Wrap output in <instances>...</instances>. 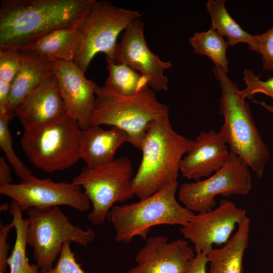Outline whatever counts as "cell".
<instances>
[{
	"label": "cell",
	"mask_w": 273,
	"mask_h": 273,
	"mask_svg": "<svg viewBox=\"0 0 273 273\" xmlns=\"http://www.w3.org/2000/svg\"><path fill=\"white\" fill-rule=\"evenodd\" d=\"M258 45V53L261 55L262 67L273 71V25L261 34L255 35Z\"/></svg>",
	"instance_id": "f546056e"
},
{
	"label": "cell",
	"mask_w": 273,
	"mask_h": 273,
	"mask_svg": "<svg viewBox=\"0 0 273 273\" xmlns=\"http://www.w3.org/2000/svg\"><path fill=\"white\" fill-rule=\"evenodd\" d=\"M70 246V242L65 243L54 266L40 273H85L77 262Z\"/></svg>",
	"instance_id": "f1b7e54d"
},
{
	"label": "cell",
	"mask_w": 273,
	"mask_h": 273,
	"mask_svg": "<svg viewBox=\"0 0 273 273\" xmlns=\"http://www.w3.org/2000/svg\"><path fill=\"white\" fill-rule=\"evenodd\" d=\"M12 113H0V147L16 175L21 181L32 177L31 171L16 154L13 147V138L9 123L15 116Z\"/></svg>",
	"instance_id": "4316f807"
},
{
	"label": "cell",
	"mask_w": 273,
	"mask_h": 273,
	"mask_svg": "<svg viewBox=\"0 0 273 273\" xmlns=\"http://www.w3.org/2000/svg\"><path fill=\"white\" fill-rule=\"evenodd\" d=\"M14 228L13 223H0V273H5L8 267V252L10 244L8 242L9 233Z\"/></svg>",
	"instance_id": "4dcf8cb0"
},
{
	"label": "cell",
	"mask_w": 273,
	"mask_h": 273,
	"mask_svg": "<svg viewBox=\"0 0 273 273\" xmlns=\"http://www.w3.org/2000/svg\"><path fill=\"white\" fill-rule=\"evenodd\" d=\"M95 0H1L0 49H18L55 30L78 25Z\"/></svg>",
	"instance_id": "6da1fadb"
},
{
	"label": "cell",
	"mask_w": 273,
	"mask_h": 273,
	"mask_svg": "<svg viewBox=\"0 0 273 273\" xmlns=\"http://www.w3.org/2000/svg\"><path fill=\"white\" fill-rule=\"evenodd\" d=\"M243 74L246 86L241 92L245 98L253 99L257 93H262L273 98V77L262 80L260 75H255L251 69H245Z\"/></svg>",
	"instance_id": "83f0119b"
},
{
	"label": "cell",
	"mask_w": 273,
	"mask_h": 273,
	"mask_svg": "<svg viewBox=\"0 0 273 273\" xmlns=\"http://www.w3.org/2000/svg\"><path fill=\"white\" fill-rule=\"evenodd\" d=\"M27 212V242L33 249V258L40 272L54 266L65 243L86 247L95 239L92 229L71 223L59 207L31 208Z\"/></svg>",
	"instance_id": "52a82bcc"
},
{
	"label": "cell",
	"mask_w": 273,
	"mask_h": 273,
	"mask_svg": "<svg viewBox=\"0 0 273 273\" xmlns=\"http://www.w3.org/2000/svg\"><path fill=\"white\" fill-rule=\"evenodd\" d=\"M23 61L22 53L18 49H0V113H6L11 88Z\"/></svg>",
	"instance_id": "484cf974"
},
{
	"label": "cell",
	"mask_w": 273,
	"mask_h": 273,
	"mask_svg": "<svg viewBox=\"0 0 273 273\" xmlns=\"http://www.w3.org/2000/svg\"><path fill=\"white\" fill-rule=\"evenodd\" d=\"M53 64L66 113L77 121L81 130L87 128L90 125L97 84L87 79L74 62Z\"/></svg>",
	"instance_id": "5bb4252c"
},
{
	"label": "cell",
	"mask_w": 273,
	"mask_h": 273,
	"mask_svg": "<svg viewBox=\"0 0 273 273\" xmlns=\"http://www.w3.org/2000/svg\"><path fill=\"white\" fill-rule=\"evenodd\" d=\"M252 102L261 105L265 109H266L267 111L273 114V106L267 104L264 101L259 102L253 100Z\"/></svg>",
	"instance_id": "836d02e7"
},
{
	"label": "cell",
	"mask_w": 273,
	"mask_h": 273,
	"mask_svg": "<svg viewBox=\"0 0 273 273\" xmlns=\"http://www.w3.org/2000/svg\"><path fill=\"white\" fill-rule=\"evenodd\" d=\"M224 0H208L205 5L211 18L210 27L221 36H225L231 46L238 43L248 44L250 50L258 53V45L255 35L243 29L228 12Z\"/></svg>",
	"instance_id": "7402d4cb"
},
{
	"label": "cell",
	"mask_w": 273,
	"mask_h": 273,
	"mask_svg": "<svg viewBox=\"0 0 273 273\" xmlns=\"http://www.w3.org/2000/svg\"><path fill=\"white\" fill-rule=\"evenodd\" d=\"M9 213L16 231L15 244L8 260L10 273H40L36 264L29 263L26 255L28 218L23 217L22 211L14 200L10 203Z\"/></svg>",
	"instance_id": "603a6c76"
},
{
	"label": "cell",
	"mask_w": 273,
	"mask_h": 273,
	"mask_svg": "<svg viewBox=\"0 0 273 273\" xmlns=\"http://www.w3.org/2000/svg\"><path fill=\"white\" fill-rule=\"evenodd\" d=\"M193 142L173 129L169 115L153 121L144 138L141 162L132 179L134 195L143 199L177 182L180 161Z\"/></svg>",
	"instance_id": "7a4b0ae2"
},
{
	"label": "cell",
	"mask_w": 273,
	"mask_h": 273,
	"mask_svg": "<svg viewBox=\"0 0 273 273\" xmlns=\"http://www.w3.org/2000/svg\"><path fill=\"white\" fill-rule=\"evenodd\" d=\"M0 194L12 198L22 211L31 208L45 209L64 205L85 212L91 206L81 187L72 182H56L34 176L19 184L0 185Z\"/></svg>",
	"instance_id": "8fae6325"
},
{
	"label": "cell",
	"mask_w": 273,
	"mask_h": 273,
	"mask_svg": "<svg viewBox=\"0 0 273 273\" xmlns=\"http://www.w3.org/2000/svg\"><path fill=\"white\" fill-rule=\"evenodd\" d=\"M142 15L138 11L118 7L108 1L95 0L77 25L81 42L74 63L85 73L99 53L105 54L106 62H114L118 35Z\"/></svg>",
	"instance_id": "9c48e42d"
},
{
	"label": "cell",
	"mask_w": 273,
	"mask_h": 273,
	"mask_svg": "<svg viewBox=\"0 0 273 273\" xmlns=\"http://www.w3.org/2000/svg\"><path fill=\"white\" fill-rule=\"evenodd\" d=\"M177 186L176 182L139 201L113 206L107 219L114 229L115 240L127 243L135 236L146 240L154 226L186 224L195 214L177 202Z\"/></svg>",
	"instance_id": "5b68a950"
},
{
	"label": "cell",
	"mask_w": 273,
	"mask_h": 273,
	"mask_svg": "<svg viewBox=\"0 0 273 273\" xmlns=\"http://www.w3.org/2000/svg\"><path fill=\"white\" fill-rule=\"evenodd\" d=\"M250 223L247 216L225 244L206 253L210 263L209 273H243V260L248 245Z\"/></svg>",
	"instance_id": "ffe728a7"
},
{
	"label": "cell",
	"mask_w": 273,
	"mask_h": 273,
	"mask_svg": "<svg viewBox=\"0 0 273 273\" xmlns=\"http://www.w3.org/2000/svg\"><path fill=\"white\" fill-rule=\"evenodd\" d=\"M229 148L219 132H201L181 159L179 171L184 177L195 181L208 177L228 162L230 156Z\"/></svg>",
	"instance_id": "e0dca14e"
},
{
	"label": "cell",
	"mask_w": 273,
	"mask_h": 273,
	"mask_svg": "<svg viewBox=\"0 0 273 273\" xmlns=\"http://www.w3.org/2000/svg\"><path fill=\"white\" fill-rule=\"evenodd\" d=\"M10 207V205L7 203L3 204L0 206V211L1 212H4L7 210H9Z\"/></svg>",
	"instance_id": "e575fe53"
},
{
	"label": "cell",
	"mask_w": 273,
	"mask_h": 273,
	"mask_svg": "<svg viewBox=\"0 0 273 273\" xmlns=\"http://www.w3.org/2000/svg\"><path fill=\"white\" fill-rule=\"evenodd\" d=\"M109 76L105 86L123 96H132L149 86V79L123 64L107 62Z\"/></svg>",
	"instance_id": "cb8c5ba5"
},
{
	"label": "cell",
	"mask_w": 273,
	"mask_h": 273,
	"mask_svg": "<svg viewBox=\"0 0 273 273\" xmlns=\"http://www.w3.org/2000/svg\"><path fill=\"white\" fill-rule=\"evenodd\" d=\"M114 63L126 65L146 77L153 90H167L169 79L164 72L172 64L161 60L150 50L145 38L144 25L140 19L124 30L115 49Z\"/></svg>",
	"instance_id": "4fadbf2b"
},
{
	"label": "cell",
	"mask_w": 273,
	"mask_h": 273,
	"mask_svg": "<svg viewBox=\"0 0 273 273\" xmlns=\"http://www.w3.org/2000/svg\"><path fill=\"white\" fill-rule=\"evenodd\" d=\"M81 130L77 121L66 113L49 124L24 131L21 148L38 169L49 173L65 170L80 159Z\"/></svg>",
	"instance_id": "8992f818"
},
{
	"label": "cell",
	"mask_w": 273,
	"mask_h": 273,
	"mask_svg": "<svg viewBox=\"0 0 273 273\" xmlns=\"http://www.w3.org/2000/svg\"><path fill=\"white\" fill-rule=\"evenodd\" d=\"M133 169L127 157L94 167H83L72 183L81 187L92 209L87 219L94 224L103 225L116 202L133 197Z\"/></svg>",
	"instance_id": "ba28073f"
},
{
	"label": "cell",
	"mask_w": 273,
	"mask_h": 273,
	"mask_svg": "<svg viewBox=\"0 0 273 273\" xmlns=\"http://www.w3.org/2000/svg\"><path fill=\"white\" fill-rule=\"evenodd\" d=\"M90 125H107L128 135L129 143L141 150L149 125L169 115L168 107L158 101L154 90L146 87L132 96H123L105 86H98Z\"/></svg>",
	"instance_id": "277c9868"
},
{
	"label": "cell",
	"mask_w": 273,
	"mask_h": 273,
	"mask_svg": "<svg viewBox=\"0 0 273 273\" xmlns=\"http://www.w3.org/2000/svg\"><path fill=\"white\" fill-rule=\"evenodd\" d=\"M14 114L24 131L49 124L66 114L55 73L44 79L16 107Z\"/></svg>",
	"instance_id": "2e32d148"
},
{
	"label": "cell",
	"mask_w": 273,
	"mask_h": 273,
	"mask_svg": "<svg viewBox=\"0 0 273 273\" xmlns=\"http://www.w3.org/2000/svg\"><path fill=\"white\" fill-rule=\"evenodd\" d=\"M251 188L249 167L240 157L230 152L226 164L213 175L204 180L183 184L178 197L187 209L200 213L215 208V198L218 195H245Z\"/></svg>",
	"instance_id": "30bf717a"
},
{
	"label": "cell",
	"mask_w": 273,
	"mask_h": 273,
	"mask_svg": "<svg viewBox=\"0 0 273 273\" xmlns=\"http://www.w3.org/2000/svg\"><path fill=\"white\" fill-rule=\"evenodd\" d=\"M212 69L221 90L220 113L224 118L219 132L230 152L240 157L260 178L269 159L268 147L237 84L220 69L213 66Z\"/></svg>",
	"instance_id": "3957f363"
},
{
	"label": "cell",
	"mask_w": 273,
	"mask_h": 273,
	"mask_svg": "<svg viewBox=\"0 0 273 273\" xmlns=\"http://www.w3.org/2000/svg\"><path fill=\"white\" fill-rule=\"evenodd\" d=\"M247 216V210L230 200L222 199L218 207L195 214L179 229L185 238L194 245L196 253H206L214 245L220 247L232 237L239 223Z\"/></svg>",
	"instance_id": "7c38bea8"
},
{
	"label": "cell",
	"mask_w": 273,
	"mask_h": 273,
	"mask_svg": "<svg viewBox=\"0 0 273 273\" xmlns=\"http://www.w3.org/2000/svg\"><path fill=\"white\" fill-rule=\"evenodd\" d=\"M127 142L129 143L128 135L118 128L111 127L106 130L99 125H90L80 132V159L88 167L110 162L115 159L118 149Z\"/></svg>",
	"instance_id": "ac0fdd59"
},
{
	"label": "cell",
	"mask_w": 273,
	"mask_h": 273,
	"mask_svg": "<svg viewBox=\"0 0 273 273\" xmlns=\"http://www.w3.org/2000/svg\"><path fill=\"white\" fill-rule=\"evenodd\" d=\"M81 42L77 25L55 30L19 50L52 63L74 62Z\"/></svg>",
	"instance_id": "d6986e66"
},
{
	"label": "cell",
	"mask_w": 273,
	"mask_h": 273,
	"mask_svg": "<svg viewBox=\"0 0 273 273\" xmlns=\"http://www.w3.org/2000/svg\"><path fill=\"white\" fill-rule=\"evenodd\" d=\"M21 52L23 64L12 85L6 113L14 114L23 99L44 79L54 74L53 63Z\"/></svg>",
	"instance_id": "44dd1931"
},
{
	"label": "cell",
	"mask_w": 273,
	"mask_h": 273,
	"mask_svg": "<svg viewBox=\"0 0 273 273\" xmlns=\"http://www.w3.org/2000/svg\"><path fill=\"white\" fill-rule=\"evenodd\" d=\"M208 262L205 253H196L195 256L188 262L184 273H208L206 270Z\"/></svg>",
	"instance_id": "1f68e13d"
},
{
	"label": "cell",
	"mask_w": 273,
	"mask_h": 273,
	"mask_svg": "<svg viewBox=\"0 0 273 273\" xmlns=\"http://www.w3.org/2000/svg\"><path fill=\"white\" fill-rule=\"evenodd\" d=\"M189 41L194 49V53L207 56L214 67L225 73L229 71L226 50L230 45L216 30L210 27L206 31L196 32L189 38Z\"/></svg>",
	"instance_id": "d4e9b609"
},
{
	"label": "cell",
	"mask_w": 273,
	"mask_h": 273,
	"mask_svg": "<svg viewBox=\"0 0 273 273\" xmlns=\"http://www.w3.org/2000/svg\"><path fill=\"white\" fill-rule=\"evenodd\" d=\"M195 255L185 240L168 242L163 236L150 237L136 255V265L127 273H184Z\"/></svg>",
	"instance_id": "9a60e30c"
},
{
	"label": "cell",
	"mask_w": 273,
	"mask_h": 273,
	"mask_svg": "<svg viewBox=\"0 0 273 273\" xmlns=\"http://www.w3.org/2000/svg\"><path fill=\"white\" fill-rule=\"evenodd\" d=\"M11 168L5 158L0 156V184L6 185L12 184Z\"/></svg>",
	"instance_id": "d6a6232c"
}]
</instances>
